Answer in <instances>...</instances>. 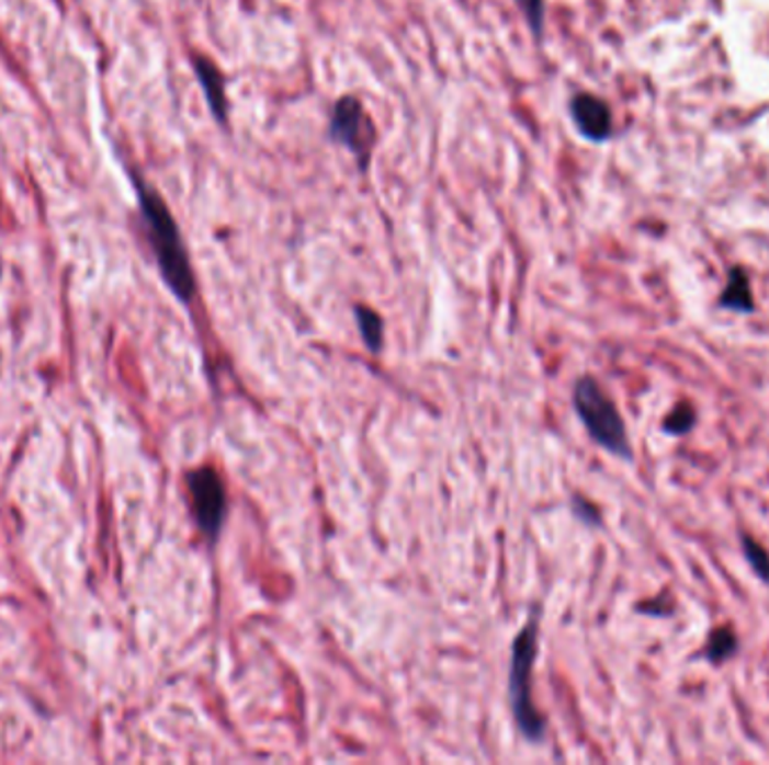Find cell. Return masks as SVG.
<instances>
[{
	"label": "cell",
	"mask_w": 769,
	"mask_h": 765,
	"mask_svg": "<svg viewBox=\"0 0 769 765\" xmlns=\"http://www.w3.org/2000/svg\"><path fill=\"white\" fill-rule=\"evenodd\" d=\"M329 137L353 156L360 173L370 171L372 156L378 141V130L363 102L353 98V94H344V98H340L333 104L329 119Z\"/></svg>",
	"instance_id": "cell-4"
},
{
	"label": "cell",
	"mask_w": 769,
	"mask_h": 765,
	"mask_svg": "<svg viewBox=\"0 0 769 765\" xmlns=\"http://www.w3.org/2000/svg\"><path fill=\"white\" fill-rule=\"evenodd\" d=\"M353 315H355V323H358V330L360 334H363V342L365 346L376 355L383 351V342H385V323L383 319L378 317V312H374L372 308L367 306H355L353 308Z\"/></svg>",
	"instance_id": "cell-10"
},
{
	"label": "cell",
	"mask_w": 769,
	"mask_h": 765,
	"mask_svg": "<svg viewBox=\"0 0 769 765\" xmlns=\"http://www.w3.org/2000/svg\"><path fill=\"white\" fill-rule=\"evenodd\" d=\"M188 490L194 521L210 544H216L228 516V494L214 467H199L188 473Z\"/></svg>",
	"instance_id": "cell-5"
},
{
	"label": "cell",
	"mask_w": 769,
	"mask_h": 765,
	"mask_svg": "<svg viewBox=\"0 0 769 765\" xmlns=\"http://www.w3.org/2000/svg\"><path fill=\"white\" fill-rule=\"evenodd\" d=\"M574 411L583 422L587 436L601 449L621 460H632V445L623 415L592 375H583L576 379Z\"/></svg>",
	"instance_id": "cell-3"
},
{
	"label": "cell",
	"mask_w": 769,
	"mask_h": 765,
	"mask_svg": "<svg viewBox=\"0 0 769 765\" xmlns=\"http://www.w3.org/2000/svg\"><path fill=\"white\" fill-rule=\"evenodd\" d=\"M538 608H533L516 636L509 662V705L516 728L531 743H542L547 734V721L533 700V669L538 660Z\"/></svg>",
	"instance_id": "cell-2"
},
{
	"label": "cell",
	"mask_w": 769,
	"mask_h": 765,
	"mask_svg": "<svg viewBox=\"0 0 769 765\" xmlns=\"http://www.w3.org/2000/svg\"><path fill=\"white\" fill-rule=\"evenodd\" d=\"M738 653V636L732 627H717L709 633V640L702 649V655L711 664H725Z\"/></svg>",
	"instance_id": "cell-9"
},
{
	"label": "cell",
	"mask_w": 769,
	"mask_h": 765,
	"mask_svg": "<svg viewBox=\"0 0 769 765\" xmlns=\"http://www.w3.org/2000/svg\"><path fill=\"white\" fill-rule=\"evenodd\" d=\"M513 3L522 12L533 36L540 41L545 32V0H513Z\"/></svg>",
	"instance_id": "cell-13"
},
{
	"label": "cell",
	"mask_w": 769,
	"mask_h": 765,
	"mask_svg": "<svg viewBox=\"0 0 769 765\" xmlns=\"http://www.w3.org/2000/svg\"><path fill=\"white\" fill-rule=\"evenodd\" d=\"M569 115L576 130L595 145H603L612 137L614 122L610 106L592 92H576L569 102Z\"/></svg>",
	"instance_id": "cell-6"
},
{
	"label": "cell",
	"mask_w": 769,
	"mask_h": 765,
	"mask_svg": "<svg viewBox=\"0 0 769 765\" xmlns=\"http://www.w3.org/2000/svg\"><path fill=\"white\" fill-rule=\"evenodd\" d=\"M740 546H743V555H745L749 568L754 570V575L760 582L769 584V552L749 535L740 537Z\"/></svg>",
	"instance_id": "cell-12"
},
{
	"label": "cell",
	"mask_w": 769,
	"mask_h": 765,
	"mask_svg": "<svg viewBox=\"0 0 769 765\" xmlns=\"http://www.w3.org/2000/svg\"><path fill=\"white\" fill-rule=\"evenodd\" d=\"M194 72H196V79H199V83L203 88L205 102H207V109H210L212 117L220 126H228L230 104H228V92H225V77H223V72L207 57H194Z\"/></svg>",
	"instance_id": "cell-7"
},
{
	"label": "cell",
	"mask_w": 769,
	"mask_h": 765,
	"mask_svg": "<svg viewBox=\"0 0 769 765\" xmlns=\"http://www.w3.org/2000/svg\"><path fill=\"white\" fill-rule=\"evenodd\" d=\"M135 191H138L149 243L167 288L180 304L190 306L196 297V276L190 263L188 248L183 243V236H180V229L167 203L154 186H149L143 178H135Z\"/></svg>",
	"instance_id": "cell-1"
},
{
	"label": "cell",
	"mask_w": 769,
	"mask_h": 765,
	"mask_svg": "<svg viewBox=\"0 0 769 765\" xmlns=\"http://www.w3.org/2000/svg\"><path fill=\"white\" fill-rule=\"evenodd\" d=\"M713 5H717V8H720V0H713Z\"/></svg>",
	"instance_id": "cell-15"
},
{
	"label": "cell",
	"mask_w": 769,
	"mask_h": 765,
	"mask_svg": "<svg viewBox=\"0 0 769 765\" xmlns=\"http://www.w3.org/2000/svg\"><path fill=\"white\" fill-rule=\"evenodd\" d=\"M696 424H698L696 407L691 402H680V404H675L670 409V413L664 418L661 429H664V434H668L672 438H680V436L691 434Z\"/></svg>",
	"instance_id": "cell-11"
},
{
	"label": "cell",
	"mask_w": 769,
	"mask_h": 765,
	"mask_svg": "<svg viewBox=\"0 0 769 765\" xmlns=\"http://www.w3.org/2000/svg\"><path fill=\"white\" fill-rule=\"evenodd\" d=\"M717 306L722 310H732V312H740V315H751L756 310L751 281H749V274L745 272V267L736 265L730 270L727 285H725V290H722V295L717 297Z\"/></svg>",
	"instance_id": "cell-8"
},
{
	"label": "cell",
	"mask_w": 769,
	"mask_h": 765,
	"mask_svg": "<svg viewBox=\"0 0 769 765\" xmlns=\"http://www.w3.org/2000/svg\"><path fill=\"white\" fill-rule=\"evenodd\" d=\"M572 510H574V516L578 521H583L585 525H590V528H599L601 525V512L597 505H592L587 499L583 496H574L572 499Z\"/></svg>",
	"instance_id": "cell-14"
}]
</instances>
